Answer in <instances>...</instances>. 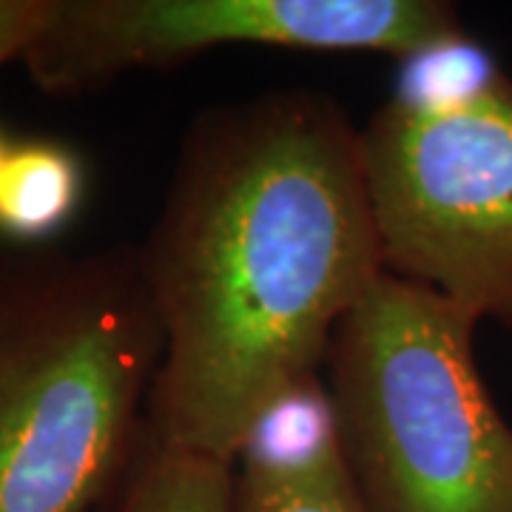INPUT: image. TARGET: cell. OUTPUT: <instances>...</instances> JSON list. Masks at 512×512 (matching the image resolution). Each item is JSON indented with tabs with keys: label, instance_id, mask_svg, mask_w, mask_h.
Instances as JSON below:
<instances>
[{
	"label": "cell",
	"instance_id": "obj_5",
	"mask_svg": "<svg viewBox=\"0 0 512 512\" xmlns=\"http://www.w3.org/2000/svg\"><path fill=\"white\" fill-rule=\"evenodd\" d=\"M464 37L461 12L444 0H52L20 63L43 94L83 97L222 46L413 60Z\"/></svg>",
	"mask_w": 512,
	"mask_h": 512
},
{
	"label": "cell",
	"instance_id": "obj_6",
	"mask_svg": "<svg viewBox=\"0 0 512 512\" xmlns=\"http://www.w3.org/2000/svg\"><path fill=\"white\" fill-rule=\"evenodd\" d=\"M237 512H362L336 447L328 399L296 447L248 444L237 461Z\"/></svg>",
	"mask_w": 512,
	"mask_h": 512
},
{
	"label": "cell",
	"instance_id": "obj_7",
	"mask_svg": "<svg viewBox=\"0 0 512 512\" xmlns=\"http://www.w3.org/2000/svg\"><path fill=\"white\" fill-rule=\"evenodd\" d=\"M89 512H237V467L174 450L148 430L126 473Z\"/></svg>",
	"mask_w": 512,
	"mask_h": 512
},
{
	"label": "cell",
	"instance_id": "obj_9",
	"mask_svg": "<svg viewBox=\"0 0 512 512\" xmlns=\"http://www.w3.org/2000/svg\"><path fill=\"white\" fill-rule=\"evenodd\" d=\"M49 12L52 0H0V66L23 57Z\"/></svg>",
	"mask_w": 512,
	"mask_h": 512
},
{
	"label": "cell",
	"instance_id": "obj_4",
	"mask_svg": "<svg viewBox=\"0 0 512 512\" xmlns=\"http://www.w3.org/2000/svg\"><path fill=\"white\" fill-rule=\"evenodd\" d=\"M384 274L512 330V77L393 94L362 126Z\"/></svg>",
	"mask_w": 512,
	"mask_h": 512
},
{
	"label": "cell",
	"instance_id": "obj_3",
	"mask_svg": "<svg viewBox=\"0 0 512 512\" xmlns=\"http://www.w3.org/2000/svg\"><path fill=\"white\" fill-rule=\"evenodd\" d=\"M478 325L390 274L339 325L322 387L362 512H512V424Z\"/></svg>",
	"mask_w": 512,
	"mask_h": 512
},
{
	"label": "cell",
	"instance_id": "obj_2",
	"mask_svg": "<svg viewBox=\"0 0 512 512\" xmlns=\"http://www.w3.org/2000/svg\"><path fill=\"white\" fill-rule=\"evenodd\" d=\"M163 328L137 245L0 254V512H89L143 447Z\"/></svg>",
	"mask_w": 512,
	"mask_h": 512
},
{
	"label": "cell",
	"instance_id": "obj_10",
	"mask_svg": "<svg viewBox=\"0 0 512 512\" xmlns=\"http://www.w3.org/2000/svg\"><path fill=\"white\" fill-rule=\"evenodd\" d=\"M9 151H12V143H9V140H6V134L0 131V174H3V165H6Z\"/></svg>",
	"mask_w": 512,
	"mask_h": 512
},
{
	"label": "cell",
	"instance_id": "obj_8",
	"mask_svg": "<svg viewBox=\"0 0 512 512\" xmlns=\"http://www.w3.org/2000/svg\"><path fill=\"white\" fill-rule=\"evenodd\" d=\"M83 200V165L72 148L12 143L0 174V231L23 242L55 237Z\"/></svg>",
	"mask_w": 512,
	"mask_h": 512
},
{
	"label": "cell",
	"instance_id": "obj_1",
	"mask_svg": "<svg viewBox=\"0 0 512 512\" xmlns=\"http://www.w3.org/2000/svg\"><path fill=\"white\" fill-rule=\"evenodd\" d=\"M137 254L163 328L148 430L237 467L322 384L336 330L384 276L362 126L296 86L205 106Z\"/></svg>",
	"mask_w": 512,
	"mask_h": 512
}]
</instances>
